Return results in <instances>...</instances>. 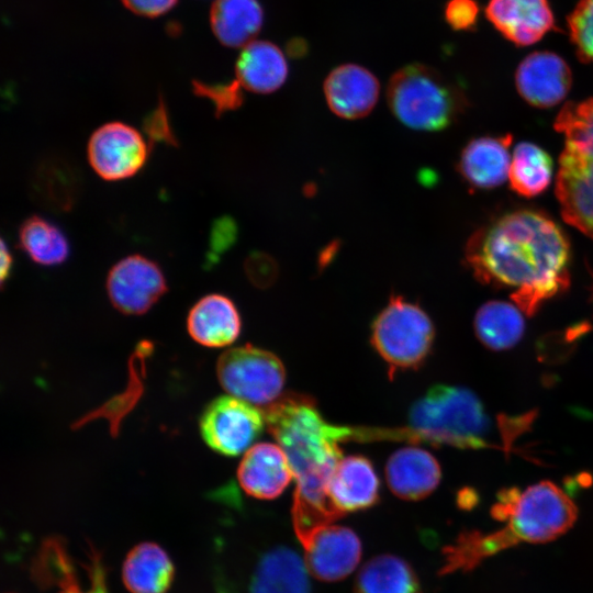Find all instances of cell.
Returning <instances> with one entry per match:
<instances>
[{
  "label": "cell",
  "instance_id": "6",
  "mask_svg": "<svg viewBox=\"0 0 593 593\" xmlns=\"http://www.w3.org/2000/svg\"><path fill=\"white\" fill-rule=\"evenodd\" d=\"M435 327L428 314L402 295H391L370 327V344L389 367V376L419 368L430 355Z\"/></svg>",
  "mask_w": 593,
  "mask_h": 593
},
{
  "label": "cell",
  "instance_id": "8",
  "mask_svg": "<svg viewBox=\"0 0 593 593\" xmlns=\"http://www.w3.org/2000/svg\"><path fill=\"white\" fill-rule=\"evenodd\" d=\"M245 568L231 593H311L304 558L275 535L255 546Z\"/></svg>",
  "mask_w": 593,
  "mask_h": 593
},
{
  "label": "cell",
  "instance_id": "36",
  "mask_svg": "<svg viewBox=\"0 0 593 593\" xmlns=\"http://www.w3.org/2000/svg\"><path fill=\"white\" fill-rule=\"evenodd\" d=\"M236 226L227 217L219 220L214 223L211 233V257L219 256L235 240Z\"/></svg>",
  "mask_w": 593,
  "mask_h": 593
},
{
  "label": "cell",
  "instance_id": "1",
  "mask_svg": "<svg viewBox=\"0 0 593 593\" xmlns=\"http://www.w3.org/2000/svg\"><path fill=\"white\" fill-rule=\"evenodd\" d=\"M466 266L485 286L512 288L511 299L526 315L570 284V245L545 213L517 209L477 230L465 248Z\"/></svg>",
  "mask_w": 593,
  "mask_h": 593
},
{
  "label": "cell",
  "instance_id": "12",
  "mask_svg": "<svg viewBox=\"0 0 593 593\" xmlns=\"http://www.w3.org/2000/svg\"><path fill=\"white\" fill-rule=\"evenodd\" d=\"M556 195L566 222L593 239V154L564 144Z\"/></svg>",
  "mask_w": 593,
  "mask_h": 593
},
{
  "label": "cell",
  "instance_id": "14",
  "mask_svg": "<svg viewBox=\"0 0 593 593\" xmlns=\"http://www.w3.org/2000/svg\"><path fill=\"white\" fill-rule=\"evenodd\" d=\"M83 563L87 583L78 577L76 566L59 539L46 540L34 566V574L43 584H54L57 593H109L105 571L99 553L90 548Z\"/></svg>",
  "mask_w": 593,
  "mask_h": 593
},
{
  "label": "cell",
  "instance_id": "24",
  "mask_svg": "<svg viewBox=\"0 0 593 593\" xmlns=\"http://www.w3.org/2000/svg\"><path fill=\"white\" fill-rule=\"evenodd\" d=\"M236 80L248 91L271 93L288 77V63L282 51L268 41H253L243 47L235 66Z\"/></svg>",
  "mask_w": 593,
  "mask_h": 593
},
{
  "label": "cell",
  "instance_id": "21",
  "mask_svg": "<svg viewBox=\"0 0 593 593\" xmlns=\"http://www.w3.org/2000/svg\"><path fill=\"white\" fill-rule=\"evenodd\" d=\"M512 136H482L469 142L462 149L457 169L475 189H492L508 178Z\"/></svg>",
  "mask_w": 593,
  "mask_h": 593
},
{
  "label": "cell",
  "instance_id": "25",
  "mask_svg": "<svg viewBox=\"0 0 593 593\" xmlns=\"http://www.w3.org/2000/svg\"><path fill=\"white\" fill-rule=\"evenodd\" d=\"M175 575L168 553L155 542H141L126 555L122 580L131 593H166Z\"/></svg>",
  "mask_w": 593,
  "mask_h": 593
},
{
  "label": "cell",
  "instance_id": "5",
  "mask_svg": "<svg viewBox=\"0 0 593 593\" xmlns=\"http://www.w3.org/2000/svg\"><path fill=\"white\" fill-rule=\"evenodd\" d=\"M388 104L405 126L418 131H440L457 121L466 109L465 92L436 69L413 63L390 79Z\"/></svg>",
  "mask_w": 593,
  "mask_h": 593
},
{
  "label": "cell",
  "instance_id": "13",
  "mask_svg": "<svg viewBox=\"0 0 593 593\" xmlns=\"http://www.w3.org/2000/svg\"><path fill=\"white\" fill-rule=\"evenodd\" d=\"M309 572L322 581L349 575L361 557V542L350 528L329 524L316 530L302 546Z\"/></svg>",
  "mask_w": 593,
  "mask_h": 593
},
{
  "label": "cell",
  "instance_id": "34",
  "mask_svg": "<svg viewBox=\"0 0 593 593\" xmlns=\"http://www.w3.org/2000/svg\"><path fill=\"white\" fill-rule=\"evenodd\" d=\"M143 130L150 141V145L164 144L178 146V141L170 123L168 109L161 97H159L156 107L144 118Z\"/></svg>",
  "mask_w": 593,
  "mask_h": 593
},
{
  "label": "cell",
  "instance_id": "16",
  "mask_svg": "<svg viewBox=\"0 0 593 593\" xmlns=\"http://www.w3.org/2000/svg\"><path fill=\"white\" fill-rule=\"evenodd\" d=\"M485 15L510 42L528 46L555 30L548 0H489Z\"/></svg>",
  "mask_w": 593,
  "mask_h": 593
},
{
  "label": "cell",
  "instance_id": "31",
  "mask_svg": "<svg viewBox=\"0 0 593 593\" xmlns=\"http://www.w3.org/2000/svg\"><path fill=\"white\" fill-rule=\"evenodd\" d=\"M555 128L563 134L564 144L593 153V99L566 103L556 118Z\"/></svg>",
  "mask_w": 593,
  "mask_h": 593
},
{
  "label": "cell",
  "instance_id": "37",
  "mask_svg": "<svg viewBox=\"0 0 593 593\" xmlns=\"http://www.w3.org/2000/svg\"><path fill=\"white\" fill-rule=\"evenodd\" d=\"M132 12L144 16H158L169 11L177 0H122Z\"/></svg>",
  "mask_w": 593,
  "mask_h": 593
},
{
  "label": "cell",
  "instance_id": "2",
  "mask_svg": "<svg viewBox=\"0 0 593 593\" xmlns=\"http://www.w3.org/2000/svg\"><path fill=\"white\" fill-rule=\"evenodd\" d=\"M268 432L289 460L295 490L292 526L304 545L318 529L343 515L333 505L328 488L343 458L339 444L357 440L358 429L328 423L309 395L288 393L264 411Z\"/></svg>",
  "mask_w": 593,
  "mask_h": 593
},
{
  "label": "cell",
  "instance_id": "15",
  "mask_svg": "<svg viewBox=\"0 0 593 593\" xmlns=\"http://www.w3.org/2000/svg\"><path fill=\"white\" fill-rule=\"evenodd\" d=\"M572 81L568 64L552 52H534L517 67L515 83L524 100L537 108H550L568 94Z\"/></svg>",
  "mask_w": 593,
  "mask_h": 593
},
{
  "label": "cell",
  "instance_id": "11",
  "mask_svg": "<svg viewBox=\"0 0 593 593\" xmlns=\"http://www.w3.org/2000/svg\"><path fill=\"white\" fill-rule=\"evenodd\" d=\"M105 287L114 309L126 315L146 313L168 290L159 265L139 254L115 262L108 272Z\"/></svg>",
  "mask_w": 593,
  "mask_h": 593
},
{
  "label": "cell",
  "instance_id": "7",
  "mask_svg": "<svg viewBox=\"0 0 593 593\" xmlns=\"http://www.w3.org/2000/svg\"><path fill=\"white\" fill-rule=\"evenodd\" d=\"M222 388L232 396L257 406H268L286 382L282 361L271 351L251 345L225 350L216 363Z\"/></svg>",
  "mask_w": 593,
  "mask_h": 593
},
{
  "label": "cell",
  "instance_id": "9",
  "mask_svg": "<svg viewBox=\"0 0 593 593\" xmlns=\"http://www.w3.org/2000/svg\"><path fill=\"white\" fill-rule=\"evenodd\" d=\"M265 415L255 405L232 395L211 401L202 412L199 427L204 443L215 452L238 456L259 438Z\"/></svg>",
  "mask_w": 593,
  "mask_h": 593
},
{
  "label": "cell",
  "instance_id": "33",
  "mask_svg": "<svg viewBox=\"0 0 593 593\" xmlns=\"http://www.w3.org/2000/svg\"><path fill=\"white\" fill-rule=\"evenodd\" d=\"M240 85L237 80L226 83H205L192 81V91L195 96L211 101L215 115L222 116L228 111L236 110L243 103Z\"/></svg>",
  "mask_w": 593,
  "mask_h": 593
},
{
  "label": "cell",
  "instance_id": "19",
  "mask_svg": "<svg viewBox=\"0 0 593 593\" xmlns=\"http://www.w3.org/2000/svg\"><path fill=\"white\" fill-rule=\"evenodd\" d=\"M385 479L392 493L407 501L428 496L438 486L441 469L437 459L419 447L394 451L385 465Z\"/></svg>",
  "mask_w": 593,
  "mask_h": 593
},
{
  "label": "cell",
  "instance_id": "30",
  "mask_svg": "<svg viewBox=\"0 0 593 593\" xmlns=\"http://www.w3.org/2000/svg\"><path fill=\"white\" fill-rule=\"evenodd\" d=\"M552 170V159L541 147L529 142L519 143L511 158V188L523 197H535L548 188Z\"/></svg>",
  "mask_w": 593,
  "mask_h": 593
},
{
  "label": "cell",
  "instance_id": "4",
  "mask_svg": "<svg viewBox=\"0 0 593 593\" xmlns=\"http://www.w3.org/2000/svg\"><path fill=\"white\" fill-rule=\"evenodd\" d=\"M407 441L460 449L492 447V422L481 400L461 385L436 384L409 410Z\"/></svg>",
  "mask_w": 593,
  "mask_h": 593
},
{
  "label": "cell",
  "instance_id": "35",
  "mask_svg": "<svg viewBox=\"0 0 593 593\" xmlns=\"http://www.w3.org/2000/svg\"><path fill=\"white\" fill-rule=\"evenodd\" d=\"M478 15L479 5L474 0H449L445 8V19L456 31L471 30Z\"/></svg>",
  "mask_w": 593,
  "mask_h": 593
},
{
  "label": "cell",
  "instance_id": "20",
  "mask_svg": "<svg viewBox=\"0 0 593 593\" xmlns=\"http://www.w3.org/2000/svg\"><path fill=\"white\" fill-rule=\"evenodd\" d=\"M380 481L372 462L359 455L343 457L329 482L328 494L342 514L369 508L378 503Z\"/></svg>",
  "mask_w": 593,
  "mask_h": 593
},
{
  "label": "cell",
  "instance_id": "26",
  "mask_svg": "<svg viewBox=\"0 0 593 593\" xmlns=\"http://www.w3.org/2000/svg\"><path fill=\"white\" fill-rule=\"evenodd\" d=\"M216 38L227 47H245L259 33L264 11L258 0H215L210 13Z\"/></svg>",
  "mask_w": 593,
  "mask_h": 593
},
{
  "label": "cell",
  "instance_id": "17",
  "mask_svg": "<svg viewBox=\"0 0 593 593\" xmlns=\"http://www.w3.org/2000/svg\"><path fill=\"white\" fill-rule=\"evenodd\" d=\"M379 91L376 76L356 64L334 68L324 81V94L329 109L347 120L368 115L378 101Z\"/></svg>",
  "mask_w": 593,
  "mask_h": 593
},
{
  "label": "cell",
  "instance_id": "27",
  "mask_svg": "<svg viewBox=\"0 0 593 593\" xmlns=\"http://www.w3.org/2000/svg\"><path fill=\"white\" fill-rule=\"evenodd\" d=\"M474 332L486 348L496 351L510 349L524 335L523 312L510 302L489 301L475 313Z\"/></svg>",
  "mask_w": 593,
  "mask_h": 593
},
{
  "label": "cell",
  "instance_id": "32",
  "mask_svg": "<svg viewBox=\"0 0 593 593\" xmlns=\"http://www.w3.org/2000/svg\"><path fill=\"white\" fill-rule=\"evenodd\" d=\"M568 27L578 57L593 64V0H579L568 16Z\"/></svg>",
  "mask_w": 593,
  "mask_h": 593
},
{
  "label": "cell",
  "instance_id": "38",
  "mask_svg": "<svg viewBox=\"0 0 593 593\" xmlns=\"http://www.w3.org/2000/svg\"><path fill=\"white\" fill-rule=\"evenodd\" d=\"M13 268V256L9 247L5 244V240L1 239V267H0V277L1 286L3 287L5 281L9 280L11 271Z\"/></svg>",
  "mask_w": 593,
  "mask_h": 593
},
{
  "label": "cell",
  "instance_id": "28",
  "mask_svg": "<svg viewBox=\"0 0 593 593\" xmlns=\"http://www.w3.org/2000/svg\"><path fill=\"white\" fill-rule=\"evenodd\" d=\"M19 248L37 265L52 267L65 262L69 240L61 228L41 215L26 217L19 227Z\"/></svg>",
  "mask_w": 593,
  "mask_h": 593
},
{
  "label": "cell",
  "instance_id": "23",
  "mask_svg": "<svg viewBox=\"0 0 593 593\" xmlns=\"http://www.w3.org/2000/svg\"><path fill=\"white\" fill-rule=\"evenodd\" d=\"M81 184L80 171L68 159L49 156L36 165L30 189L36 202L44 208L67 212L76 205Z\"/></svg>",
  "mask_w": 593,
  "mask_h": 593
},
{
  "label": "cell",
  "instance_id": "10",
  "mask_svg": "<svg viewBox=\"0 0 593 593\" xmlns=\"http://www.w3.org/2000/svg\"><path fill=\"white\" fill-rule=\"evenodd\" d=\"M149 156V145L135 127L120 121L104 123L93 131L87 157L103 180L119 181L135 176Z\"/></svg>",
  "mask_w": 593,
  "mask_h": 593
},
{
  "label": "cell",
  "instance_id": "18",
  "mask_svg": "<svg viewBox=\"0 0 593 593\" xmlns=\"http://www.w3.org/2000/svg\"><path fill=\"white\" fill-rule=\"evenodd\" d=\"M292 479L287 455L272 443L251 446L245 451L237 469L240 488L246 494L260 500L278 497Z\"/></svg>",
  "mask_w": 593,
  "mask_h": 593
},
{
  "label": "cell",
  "instance_id": "29",
  "mask_svg": "<svg viewBox=\"0 0 593 593\" xmlns=\"http://www.w3.org/2000/svg\"><path fill=\"white\" fill-rule=\"evenodd\" d=\"M355 593H422L412 567L393 555L369 560L359 571Z\"/></svg>",
  "mask_w": 593,
  "mask_h": 593
},
{
  "label": "cell",
  "instance_id": "3",
  "mask_svg": "<svg viewBox=\"0 0 593 593\" xmlns=\"http://www.w3.org/2000/svg\"><path fill=\"white\" fill-rule=\"evenodd\" d=\"M491 516L503 522V527L492 533H460L443 550L440 574L472 570L484 559L519 544L552 541L571 529L578 518V508L559 485L544 480L524 490L502 489Z\"/></svg>",
  "mask_w": 593,
  "mask_h": 593
},
{
  "label": "cell",
  "instance_id": "22",
  "mask_svg": "<svg viewBox=\"0 0 593 593\" xmlns=\"http://www.w3.org/2000/svg\"><path fill=\"white\" fill-rule=\"evenodd\" d=\"M242 318L235 303L226 295L212 293L201 298L190 309L187 331L205 347H225L239 336Z\"/></svg>",
  "mask_w": 593,
  "mask_h": 593
}]
</instances>
